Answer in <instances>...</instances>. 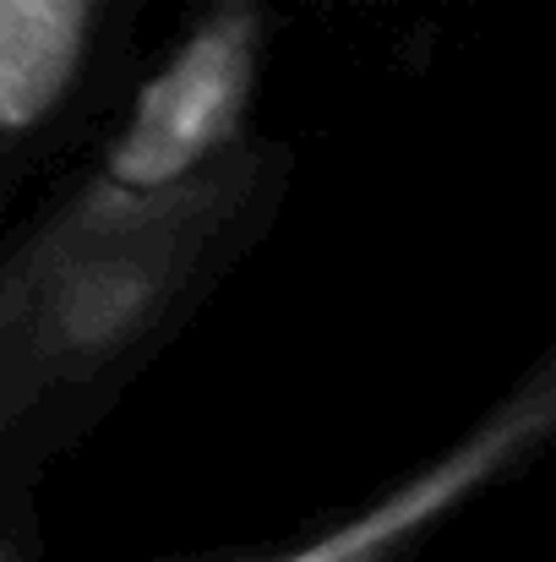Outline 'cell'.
<instances>
[{
  "mask_svg": "<svg viewBox=\"0 0 556 562\" xmlns=\"http://www.w3.org/2000/svg\"><path fill=\"white\" fill-rule=\"evenodd\" d=\"M88 0H0V126H33L66 93Z\"/></svg>",
  "mask_w": 556,
  "mask_h": 562,
  "instance_id": "7a4b0ae2",
  "label": "cell"
},
{
  "mask_svg": "<svg viewBox=\"0 0 556 562\" xmlns=\"http://www.w3.org/2000/svg\"><path fill=\"white\" fill-rule=\"evenodd\" d=\"M246 82H251V16L218 11L143 93L137 121L110 159L115 181L126 187L181 181L240 115Z\"/></svg>",
  "mask_w": 556,
  "mask_h": 562,
  "instance_id": "6da1fadb",
  "label": "cell"
}]
</instances>
